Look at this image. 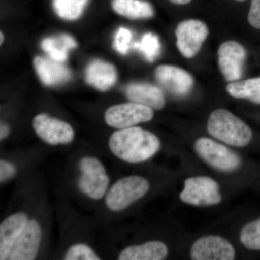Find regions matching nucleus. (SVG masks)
<instances>
[{
  "label": "nucleus",
  "instance_id": "obj_1",
  "mask_svg": "<svg viewBox=\"0 0 260 260\" xmlns=\"http://www.w3.org/2000/svg\"><path fill=\"white\" fill-rule=\"evenodd\" d=\"M112 153L121 160L131 164L146 161L160 148L156 135L138 126L114 132L109 140Z\"/></svg>",
  "mask_w": 260,
  "mask_h": 260
},
{
  "label": "nucleus",
  "instance_id": "obj_2",
  "mask_svg": "<svg viewBox=\"0 0 260 260\" xmlns=\"http://www.w3.org/2000/svg\"><path fill=\"white\" fill-rule=\"evenodd\" d=\"M208 133L232 146L243 148L250 143L252 132L247 124L225 109L214 111L208 121Z\"/></svg>",
  "mask_w": 260,
  "mask_h": 260
},
{
  "label": "nucleus",
  "instance_id": "obj_3",
  "mask_svg": "<svg viewBox=\"0 0 260 260\" xmlns=\"http://www.w3.org/2000/svg\"><path fill=\"white\" fill-rule=\"evenodd\" d=\"M150 189L148 181L140 176H129L116 181L106 197L107 208L121 211L143 198Z\"/></svg>",
  "mask_w": 260,
  "mask_h": 260
},
{
  "label": "nucleus",
  "instance_id": "obj_4",
  "mask_svg": "<svg viewBox=\"0 0 260 260\" xmlns=\"http://www.w3.org/2000/svg\"><path fill=\"white\" fill-rule=\"evenodd\" d=\"M194 149L200 158L220 172H234L242 165L238 154L210 138H201L197 140Z\"/></svg>",
  "mask_w": 260,
  "mask_h": 260
},
{
  "label": "nucleus",
  "instance_id": "obj_5",
  "mask_svg": "<svg viewBox=\"0 0 260 260\" xmlns=\"http://www.w3.org/2000/svg\"><path fill=\"white\" fill-rule=\"evenodd\" d=\"M80 177L78 180L80 190L93 200L104 197L109 186V178L105 167L94 157H84L79 162Z\"/></svg>",
  "mask_w": 260,
  "mask_h": 260
},
{
  "label": "nucleus",
  "instance_id": "obj_6",
  "mask_svg": "<svg viewBox=\"0 0 260 260\" xmlns=\"http://www.w3.org/2000/svg\"><path fill=\"white\" fill-rule=\"evenodd\" d=\"M180 199L186 204L194 206H210L219 204L221 195L217 181L208 177L188 178L184 181Z\"/></svg>",
  "mask_w": 260,
  "mask_h": 260
},
{
  "label": "nucleus",
  "instance_id": "obj_7",
  "mask_svg": "<svg viewBox=\"0 0 260 260\" xmlns=\"http://www.w3.org/2000/svg\"><path fill=\"white\" fill-rule=\"evenodd\" d=\"M153 109L135 102L112 106L105 113L106 123L117 129L132 127L151 120Z\"/></svg>",
  "mask_w": 260,
  "mask_h": 260
},
{
  "label": "nucleus",
  "instance_id": "obj_8",
  "mask_svg": "<svg viewBox=\"0 0 260 260\" xmlns=\"http://www.w3.org/2000/svg\"><path fill=\"white\" fill-rule=\"evenodd\" d=\"M208 32L207 25L200 20L181 22L176 30L178 49L184 57H194L206 40Z\"/></svg>",
  "mask_w": 260,
  "mask_h": 260
},
{
  "label": "nucleus",
  "instance_id": "obj_9",
  "mask_svg": "<svg viewBox=\"0 0 260 260\" xmlns=\"http://www.w3.org/2000/svg\"><path fill=\"white\" fill-rule=\"evenodd\" d=\"M32 127L38 136L48 144H68L74 139V130L68 123L48 114L36 116Z\"/></svg>",
  "mask_w": 260,
  "mask_h": 260
},
{
  "label": "nucleus",
  "instance_id": "obj_10",
  "mask_svg": "<svg viewBox=\"0 0 260 260\" xmlns=\"http://www.w3.org/2000/svg\"><path fill=\"white\" fill-rule=\"evenodd\" d=\"M191 257L194 260H233L236 253L229 241L218 236H207L194 243Z\"/></svg>",
  "mask_w": 260,
  "mask_h": 260
},
{
  "label": "nucleus",
  "instance_id": "obj_11",
  "mask_svg": "<svg viewBox=\"0 0 260 260\" xmlns=\"http://www.w3.org/2000/svg\"><path fill=\"white\" fill-rule=\"evenodd\" d=\"M246 59L245 49L237 42H226L219 47V68L227 81L235 82L242 78Z\"/></svg>",
  "mask_w": 260,
  "mask_h": 260
},
{
  "label": "nucleus",
  "instance_id": "obj_12",
  "mask_svg": "<svg viewBox=\"0 0 260 260\" xmlns=\"http://www.w3.org/2000/svg\"><path fill=\"white\" fill-rule=\"evenodd\" d=\"M155 76L162 88L178 97L185 96L194 85V80L189 73L172 65L158 67Z\"/></svg>",
  "mask_w": 260,
  "mask_h": 260
},
{
  "label": "nucleus",
  "instance_id": "obj_13",
  "mask_svg": "<svg viewBox=\"0 0 260 260\" xmlns=\"http://www.w3.org/2000/svg\"><path fill=\"white\" fill-rule=\"evenodd\" d=\"M42 237V228L39 223L35 220H28L21 235L15 242L8 259H35L39 251Z\"/></svg>",
  "mask_w": 260,
  "mask_h": 260
},
{
  "label": "nucleus",
  "instance_id": "obj_14",
  "mask_svg": "<svg viewBox=\"0 0 260 260\" xmlns=\"http://www.w3.org/2000/svg\"><path fill=\"white\" fill-rule=\"evenodd\" d=\"M26 215L13 214L0 225V259H8L15 242L28 223Z\"/></svg>",
  "mask_w": 260,
  "mask_h": 260
},
{
  "label": "nucleus",
  "instance_id": "obj_15",
  "mask_svg": "<svg viewBox=\"0 0 260 260\" xmlns=\"http://www.w3.org/2000/svg\"><path fill=\"white\" fill-rule=\"evenodd\" d=\"M34 66L39 79L48 86L65 83L71 78V72L68 67L50 57L36 56Z\"/></svg>",
  "mask_w": 260,
  "mask_h": 260
},
{
  "label": "nucleus",
  "instance_id": "obj_16",
  "mask_svg": "<svg viewBox=\"0 0 260 260\" xmlns=\"http://www.w3.org/2000/svg\"><path fill=\"white\" fill-rule=\"evenodd\" d=\"M85 81L101 91H107L115 84L117 73L114 65L107 61L95 59L85 70Z\"/></svg>",
  "mask_w": 260,
  "mask_h": 260
},
{
  "label": "nucleus",
  "instance_id": "obj_17",
  "mask_svg": "<svg viewBox=\"0 0 260 260\" xmlns=\"http://www.w3.org/2000/svg\"><path fill=\"white\" fill-rule=\"evenodd\" d=\"M125 93L131 102L155 110H160L165 106V98L161 89L150 84H130L126 87Z\"/></svg>",
  "mask_w": 260,
  "mask_h": 260
},
{
  "label": "nucleus",
  "instance_id": "obj_18",
  "mask_svg": "<svg viewBox=\"0 0 260 260\" xmlns=\"http://www.w3.org/2000/svg\"><path fill=\"white\" fill-rule=\"evenodd\" d=\"M169 250L164 243L150 241L140 245L128 246L119 254V260H162L168 255Z\"/></svg>",
  "mask_w": 260,
  "mask_h": 260
},
{
  "label": "nucleus",
  "instance_id": "obj_19",
  "mask_svg": "<svg viewBox=\"0 0 260 260\" xmlns=\"http://www.w3.org/2000/svg\"><path fill=\"white\" fill-rule=\"evenodd\" d=\"M112 8L118 15L132 20L150 18L154 15L153 6L143 0H113Z\"/></svg>",
  "mask_w": 260,
  "mask_h": 260
},
{
  "label": "nucleus",
  "instance_id": "obj_20",
  "mask_svg": "<svg viewBox=\"0 0 260 260\" xmlns=\"http://www.w3.org/2000/svg\"><path fill=\"white\" fill-rule=\"evenodd\" d=\"M77 47V42L71 36L61 34L57 37L46 38L42 42L43 50L51 59L63 62L68 59L70 49Z\"/></svg>",
  "mask_w": 260,
  "mask_h": 260
},
{
  "label": "nucleus",
  "instance_id": "obj_21",
  "mask_svg": "<svg viewBox=\"0 0 260 260\" xmlns=\"http://www.w3.org/2000/svg\"><path fill=\"white\" fill-rule=\"evenodd\" d=\"M226 90L232 97L260 104V78L232 82L227 85Z\"/></svg>",
  "mask_w": 260,
  "mask_h": 260
},
{
  "label": "nucleus",
  "instance_id": "obj_22",
  "mask_svg": "<svg viewBox=\"0 0 260 260\" xmlns=\"http://www.w3.org/2000/svg\"><path fill=\"white\" fill-rule=\"evenodd\" d=\"M89 0H53V8L59 18L77 20L83 14Z\"/></svg>",
  "mask_w": 260,
  "mask_h": 260
},
{
  "label": "nucleus",
  "instance_id": "obj_23",
  "mask_svg": "<svg viewBox=\"0 0 260 260\" xmlns=\"http://www.w3.org/2000/svg\"><path fill=\"white\" fill-rule=\"evenodd\" d=\"M134 48L143 54L147 61L153 62L160 55L161 46L158 36L147 32L140 42L135 43Z\"/></svg>",
  "mask_w": 260,
  "mask_h": 260
},
{
  "label": "nucleus",
  "instance_id": "obj_24",
  "mask_svg": "<svg viewBox=\"0 0 260 260\" xmlns=\"http://www.w3.org/2000/svg\"><path fill=\"white\" fill-rule=\"evenodd\" d=\"M240 241L247 249L260 251V218L243 227L240 233Z\"/></svg>",
  "mask_w": 260,
  "mask_h": 260
},
{
  "label": "nucleus",
  "instance_id": "obj_25",
  "mask_svg": "<svg viewBox=\"0 0 260 260\" xmlns=\"http://www.w3.org/2000/svg\"><path fill=\"white\" fill-rule=\"evenodd\" d=\"M66 260H99L95 251L86 244H78L70 246L64 256Z\"/></svg>",
  "mask_w": 260,
  "mask_h": 260
},
{
  "label": "nucleus",
  "instance_id": "obj_26",
  "mask_svg": "<svg viewBox=\"0 0 260 260\" xmlns=\"http://www.w3.org/2000/svg\"><path fill=\"white\" fill-rule=\"evenodd\" d=\"M133 39V32L128 28L121 27L118 29L114 36L113 47L119 54L125 55L130 48Z\"/></svg>",
  "mask_w": 260,
  "mask_h": 260
},
{
  "label": "nucleus",
  "instance_id": "obj_27",
  "mask_svg": "<svg viewBox=\"0 0 260 260\" xmlns=\"http://www.w3.org/2000/svg\"><path fill=\"white\" fill-rule=\"evenodd\" d=\"M248 21L251 26L260 30V0H251Z\"/></svg>",
  "mask_w": 260,
  "mask_h": 260
},
{
  "label": "nucleus",
  "instance_id": "obj_28",
  "mask_svg": "<svg viewBox=\"0 0 260 260\" xmlns=\"http://www.w3.org/2000/svg\"><path fill=\"white\" fill-rule=\"evenodd\" d=\"M15 166L6 160H0V180L1 182L10 179L15 174Z\"/></svg>",
  "mask_w": 260,
  "mask_h": 260
},
{
  "label": "nucleus",
  "instance_id": "obj_29",
  "mask_svg": "<svg viewBox=\"0 0 260 260\" xmlns=\"http://www.w3.org/2000/svg\"><path fill=\"white\" fill-rule=\"evenodd\" d=\"M10 129L9 126L7 124H2L1 129H0V138L1 139H4L9 134Z\"/></svg>",
  "mask_w": 260,
  "mask_h": 260
},
{
  "label": "nucleus",
  "instance_id": "obj_30",
  "mask_svg": "<svg viewBox=\"0 0 260 260\" xmlns=\"http://www.w3.org/2000/svg\"><path fill=\"white\" fill-rule=\"evenodd\" d=\"M172 3L177 5H186L190 3L191 0H170Z\"/></svg>",
  "mask_w": 260,
  "mask_h": 260
},
{
  "label": "nucleus",
  "instance_id": "obj_31",
  "mask_svg": "<svg viewBox=\"0 0 260 260\" xmlns=\"http://www.w3.org/2000/svg\"><path fill=\"white\" fill-rule=\"evenodd\" d=\"M0 38H1V44H3V41H4V35H3V32H1V36H0Z\"/></svg>",
  "mask_w": 260,
  "mask_h": 260
},
{
  "label": "nucleus",
  "instance_id": "obj_32",
  "mask_svg": "<svg viewBox=\"0 0 260 260\" xmlns=\"http://www.w3.org/2000/svg\"><path fill=\"white\" fill-rule=\"evenodd\" d=\"M235 1H237V2H244V1H245V0H235Z\"/></svg>",
  "mask_w": 260,
  "mask_h": 260
}]
</instances>
